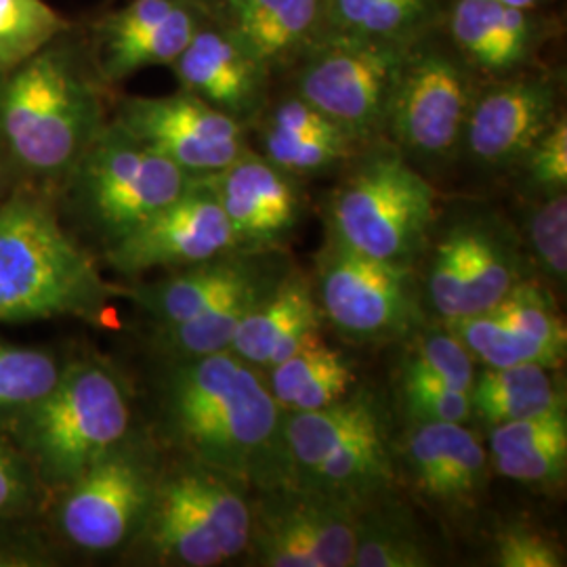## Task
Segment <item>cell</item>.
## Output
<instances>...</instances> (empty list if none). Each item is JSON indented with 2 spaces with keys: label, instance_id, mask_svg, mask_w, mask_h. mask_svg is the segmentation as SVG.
<instances>
[{
  "label": "cell",
  "instance_id": "12",
  "mask_svg": "<svg viewBox=\"0 0 567 567\" xmlns=\"http://www.w3.org/2000/svg\"><path fill=\"white\" fill-rule=\"evenodd\" d=\"M161 473L150 452L128 437L65 486L60 526L74 547L110 553L135 540Z\"/></svg>",
  "mask_w": 567,
  "mask_h": 567
},
{
  "label": "cell",
  "instance_id": "29",
  "mask_svg": "<svg viewBox=\"0 0 567 567\" xmlns=\"http://www.w3.org/2000/svg\"><path fill=\"white\" fill-rule=\"evenodd\" d=\"M267 386L284 414L320 410L349 395L358 374L343 353L316 337L267 370Z\"/></svg>",
  "mask_w": 567,
  "mask_h": 567
},
{
  "label": "cell",
  "instance_id": "34",
  "mask_svg": "<svg viewBox=\"0 0 567 567\" xmlns=\"http://www.w3.org/2000/svg\"><path fill=\"white\" fill-rule=\"evenodd\" d=\"M70 32V21L47 0H0V76Z\"/></svg>",
  "mask_w": 567,
  "mask_h": 567
},
{
  "label": "cell",
  "instance_id": "7",
  "mask_svg": "<svg viewBox=\"0 0 567 567\" xmlns=\"http://www.w3.org/2000/svg\"><path fill=\"white\" fill-rule=\"evenodd\" d=\"M435 192L398 150L365 154L328 204V236L372 259L414 265L433 238Z\"/></svg>",
  "mask_w": 567,
  "mask_h": 567
},
{
  "label": "cell",
  "instance_id": "42",
  "mask_svg": "<svg viewBox=\"0 0 567 567\" xmlns=\"http://www.w3.org/2000/svg\"><path fill=\"white\" fill-rule=\"evenodd\" d=\"M498 2H503L507 7H515V9H526V11H529L534 4H538V0H498Z\"/></svg>",
  "mask_w": 567,
  "mask_h": 567
},
{
  "label": "cell",
  "instance_id": "21",
  "mask_svg": "<svg viewBox=\"0 0 567 567\" xmlns=\"http://www.w3.org/2000/svg\"><path fill=\"white\" fill-rule=\"evenodd\" d=\"M290 267L282 250L238 248L203 264L182 267L179 274L158 282L137 286L131 297L161 328L183 324L250 284L280 278Z\"/></svg>",
  "mask_w": 567,
  "mask_h": 567
},
{
  "label": "cell",
  "instance_id": "17",
  "mask_svg": "<svg viewBox=\"0 0 567 567\" xmlns=\"http://www.w3.org/2000/svg\"><path fill=\"white\" fill-rule=\"evenodd\" d=\"M200 179L221 204L240 250H282L301 224L299 185L265 156L246 150L224 171Z\"/></svg>",
  "mask_w": 567,
  "mask_h": 567
},
{
  "label": "cell",
  "instance_id": "9",
  "mask_svg": "<svg viewBox=\"0 0 567 567\" xmlns=\"http://www.w3.org/2000/svg\"><path fill=\"white\" fill-rule=\"evenodd\" d=\"M313 290L326 322L351 343H393L425 326L412 265L372 259L330 236Z\"/></svg>",
  "mask_w": 567,
  "mask_h": 567
},
{
  "label": "cell",
  "instance_id": "2",
  "mask_svg": "<svg viewBox=\"0 0 567 567\" xmlns=\"http://www.w3.org/2000/svg\"><path fill=\"white\" fill-rule=\"evenodd\" d=\"M103 124L97 82L68 34L0 76V154L34 182H65Z\"/></svg>",
  "mask_w": 567,
  "mask_h": 567
},
{
  "label": "cell",
  "instance_id": "18",
  "mask_svg": "<svg viewBox=\"0 0 567 567\" xmlns=\"http://www.w3.org/2000/svg\"><path fill=\"white\" fill-rule=\"evenodd\" d=\"M398 458L410 486L426 505L450 517L477 508L489 456L465 423H412Z\"/></svg>",
  "mask_w": 567,
  "mask_h": 567
},
{
  "label": "cell",
  "instance_id": "11",
  "mask_svg": "<svg viewBox=\"0 0 567 567\" xmlns=\"http://www.w3.org/2000/svg\"><path fill=\"white\" fill-rule=\"evenodd\" d=\"M250 492L246 555L255 566L353 567L360 507L292 484Z\"/></svg>",
  "mask_w": 567,
  "mask_h": 567
},
{
  "label": "cell",
  "instance_id": "30",
  "mask_svg": "<svg viewBox=\"0 0 567 567\" xmlns=\"http://www.w3.org/2000/svg\"><path fill=\"white\" fill-rule=\"evenodd\" d=\"M555 372L538 364L484 365L471 386L473 414L498 426L566 404V391Z\"/></svg>",
  "mask_w": 567,
  "mask_h": 567
},
{
  "label": "cell",
  "instance_id": "43",
  "mask_svg": "<svg viewBox=\"0 0 567 567\" xmlns=\"http://www.w3.org/2000/svg\"><path fill=\"white\" fill-rule=\"evenodd\" d=\"M0 175H2V158H0Z\"/></svg>",
  "mask_w": 567,
  "mask_h": 567
},
{
  "label": "cell",
  "instance_id": "25",
  "mask_svg": "<svg viewBox=\"0 0 567 567\" xmlns=\"http://www.w3.org/2000/svg\"><path fill=\"white\" fill-rule=\"evenodd\" d=\"M224 23L267 70L307 51L326 30V0H225Z\"/></svg>",
  "mask_w": 567,
  "mask_h": 567
},
{
  "label": "cell",
  "instance_id": "1",
  "mask_svg": "<svg viewBox=\"0 0 567 567\" xmlns=\"http://www.w3.org/2000/svg\"><path fill=\"white\" fill-rule=\"evenodd\" d=\"M164 433L189 461L250 489L284 484L282 408L231 351L173 360L161 386Z\"/></svg>",
  "mask_w": 567,
  "mask_h": 567
},
{
  "label": "cell",
  "instance_id": "16",
  "mask_svg": "<svg viewBox=\"0 0 567 567\" xmlns=\"http://www.w3.org/2000/svg\"><path fill=\"white\" fill-rule=\"evenodd\" d=\"M238 250L224 208L196 177L175 203L164 206L135 231L107 246V261L126 276L152 269H182Z\"/></svg>",
  "mask_w": 567,
  "mask_h": 567
},
{
  "label": "cell",
  "instance_id": "38",
  "mask_svg": "<svg viewBox=\"0 0 567 567\" xmlns=\"http://www.w3.org/2000/svg\"><path fill=\"white\" fill-rule=\"evenodd\" d=\"M398 374L402 408L412 423H466L473 416L468 391L425 374Z\"/></svg>",
  "mask_w": 567,
  "mask_h": 567
},
{
  "label": "cell",
  "instance_id": "6",
  "mask_svg": "<svg viewBox=\"0 0 567 567\" xmlns=\"http://www.w3.org/2000/svg\"><path fill=\"white\" fill-rule=\"evenodd\" d=\"M250 487L189 461L161 475L140 543L163 566L215 567L246 555Z\"/></svg>",
  "mask_w": 567,
  "mask_h": 567
},
{
  "label": "cell",
  "instance_id": "5",
  "mask_svg": "<svg viewBox=\"0 0 567 567\" xmlns=\"http://www.w3.org/2000/svg\"><path fill=\"white\" fill-rule=\"evenodd\" d=\"M128 429V393L102 362L61 368L53 389L18 416L21 446L47 482L63 487L121 446Z\"/></svg>",
  "mask_w": 567,
  "mask_h": 567
},
{
  "label": "cell",
  "instance_id": "15",
  "mask_svg": "<svg viewBox=\"0 0 567 567\" xmlns=\"http://www.w3.org/2000/svg\"><path fill=\"white\" fill-rule=\"evenodd\" d=\"M446 326L482 365L538 364L559 370L566 362V322L547 286L527 276L492 309Z\"/></svg>",
  "mask_w": 567,
  "mask_h": 567
},
{
  "label": "cell",
  "instance_id": "20",
  "mask_svg": "<svg viewBox=\"0 0 567 567\" xmlns=\"http://www.w3.org/2000/svg\"><path fill=\"white\" fill-rule=\"evenodd\" d=\"M555 118V89L547 81H508L473 102L463 143L475 163L507 168L526 161L532 145Z\"/></svg>",
  "mask_w": 567,
  "mask_h": 567
},
{
  "label": "cell",
  "instance_id": "3",
  "mask_svg": "<svg viewBox=\"0 0 567 567\" xmlns=\"http://www.w3.org/2000/svg\"><path fill=\"white\" fill-rule=\"evenodd\" d=\"M116 290L41 196L21 192L0 204V322H103Z\"/></svg>",
  "mask_w": 567,
  "mask_h": 567
},
{
  "label": "cell",
  "instance_id": "32",
  "mask_svg": "<svg viewBox=\"0 0 567 567\" xmlns=\"http://www.w3.org/2000/svg\"><path fill=\"white\" fill-rule=\"evenodd\" d=\"M437 16L440 0H326V30L379 41H419Z\"/></svg>",
  "mask_w": 567,
  "mask_h": 567
},
{
  "label": "cell",
  "instance_id": "14",
  "mask_svg": "<svg viewBox=\"0 0 567 567\" xmlns=\"http://www.w3.org/2000/svg\"><path fill=\"white\" fill-rule=\"evenodd\" d=\"M114 122L194 179L224 171L248 150L243 122L183 89L166 97H128Z\"/></svg>",
  "mask_w": 567,
  "mask_h": 567
},
{
  "label": "cell",
  "instance_id": "10",
  "mask_svg": "<svg viewBox=\"0 0 567 567\" xmlns=\"http://www.w3.org/2000/svg\"><path fill=\"white\" fill-rule=\"evenodd\" d=\"M414 42L324 30L305 53L297 95L343 126L353 140H372L385 128L391 97Z\"/></svg>",
  "mask_w": 567,
  "mask_h": 567
},
{
  "label": "cell",
  "instance_id": "40",
  "mask_svg": "<svg viewBox=\"0 0 567 567\" xmlns=\"http://www.w3.org/2000/svg\"><path fill=\"white\" fill-rule=\"evenodd\" d=\"M527 175L543 194L566 192L567 187V122L564 116L548 124L527 152Z\"/></svg>",
  "mask_w": 567,
  "mask_h": 567
},
{
  "label": "cell",
  "instance_id": "26",
  "mask_svg": "<svg viewBox=\"0 0 567 567\" xmlns=\"http://www.w3.org/2000/svg\"><path fill=\"white\" fill-rule=\"evenodd\" d=\"M358 143L299 95L282 100L265 118L264 156L292 177L324 173L344 163Z\"/></svg>",
  "mask_w": 567,
  "mask_h": 567
},
{
  "label": "cell",
  "instance_id": "22",
  "mask_svg": "<svg viewBox=\"0 0 567 567\" xmlns=\"http://www.w3.org/2000/svg\"><path fill=\"white\" fill-rule=\"evenodd\" d=\"M183 91L244 122L264 102L267 68L255 60L225 25L196 30L171 65Z\"/></svg>",
  "mask_w": 567,
  "mask_h": 567
},
{
  "label": "cell",
  "instance_id": "28",
  "mask_svg": "<svg viewBox=\"0 0 567 567\" xmlns=\"http://www.w3.org/2000/svg\"><path fill=\"white\" fill-rule=\"evenodd\" d=\"M450 34L482 70L505 74L526 60L534 42V23L526 9L498 0H456L450 11Z\"/></svg>",
  "mask_w": 567,
  "mask_h": 567
},
{
  "label": "cell",
  "instance_id": "31",
  "mask_svg": "<svg viewBox=\"0 0 567 567\" xmlns=\"http://www.w3.org/2000/svg\"><path fill=\"white\" fill-rule=\"evenodd\" d=\"M433 555L410 511L389 494L358 508L353 567H429Z\"/></svg>",
  "mask_w": 567,
  "mask_h": 567
},
{
  "label": "cell",
  "instance_id": "41",
  "mask_svg": "<svg viewBox=\"0 0 567 567\" xmlns=\"http://www.w3.org/2000/svg\"><path fill=\"white\" fill-rule=\"evenodd\" d=\"M30 498V480L13 450L0 442V515L20 511Z\"/></svg>",
  "mask_w": 567,
  "mask_h": 567
},
{
  "label": "cell",
  "instance_id": "24",
  "mask_svg": "<svg viewBox=\"0 0 567 567\" xmlns=\"http://www.w3.org/2000/svg\"><path fill=\"white\" fill-rule=\"evenodd\" d=\"M463 265V318L501 303L526 278L522 240L496 215H471L447 227ZM461 318V320H463Z\"/></svg>",
  "mask_w": 567,
  "mask_h": 567
},
{
  "label": "cell",
  "instance_id": "39",
  "mask_svg": "<svg viewBox=\"0 0 567 567\" xmlns=\"http://www.w3.org/2000/svg\"><path fill=\"white\" fill-rule=\"evenodd\" d=\"M494 564L501 567H564L566 557L547 534L527 524H508L496 536Z\"/></svg>",
  "mask_w": 567,
  "mask_h": 567
},
{
  "label": "cell",
  "instance_id": "44",
  "mask_svg": "<svg viewBox=\"0 0 567 567\" xmlns=\"http://www.w3.org/2000/svg\"><path fill=\"white\" fill-rule=\"evenodd\" d=\"M215 2H219V4H221V2H225V0H215Z\"/></svg>",
  "mask_w": 567,
  "mask_h": 567
},
{
  "label": "cell",
  "instance_id": "19",
  "mask_svg": "<svg viewBox=\"0 0 567 567\" xmlns=\"http://www.w3.org/2000/svg\"><path fill=\"white\" fill-rule=\"evenodd\" d=\"M198 28L194 0H131L97 25V72L116 82L150 65H173Z\"/></svg>",
  "mask_w": 567,
  "mask_h": 567
},
{
  "label": "cell",
  "instance_id": "33",
  "mask_svg": "<svg viewBox=\"0 0 567 567\" xmlns=\"http://www.w3.org/2000/svg\"><path fill=\"white\" fill-rule=\"evenodd\" d=\"M282 278L284 276H280L264 282L250 284L224 301L208 307L194 320H187L183 324L164 326L156 337V343L173 360L200 358L227 351L246 313Z\"/></svg>",
  "mask_w": 567,
  "mask_h": 567
},
{
  "label": "cell",
  "instance_id": "23",
  "mask_svg": "<svg viewBox=\"0 0 567 567\" xmlns=\"http://www.w3.org/2000/svg\"><path fill=\"white\" fill-rule=\"evenodd\" d=\"M324 316L313 284L290 267L257 305L246 313L227 351L252 368L269 370L307 341L320 337Z\"/></svg>",
  "mask_w": 567,
  "mask_h": 567
},
{
  "label": "cell",
  "instance_id": "36",
  "mask_svg": "<svg viewBox=\"0 0 567 567\" xmlns=\"http://www.w3.org/2000/svg\"><path fill=\"white\" fill-rule=\"evenodd\" d=\"M400 372L425 374L471 393L475 379V360L446 324L442 328L421 326L405 339Z\"/></svg>",
  "mask_w": 567,
  "mask_h": 567
},
{
  "label": "cell",
  "instance_id": "4",
  "mask_svg": "<svg viewBox=\"0 0 567 567\" xmlns=\"http://www.w3.org/2000/svg\"><path fill=\"white\" fill-rule=\"evenodd\" d=\"M282 452L284 484L355 507L393 492L398 480L385 405L370 389H353L320 410L284 414Z\"/></svg>",
  "mask_w": 567,
  "mask_h": 567
},
{
  "label": "cell",
  "instance_id": "35",
  "mask_svg": "<svg viewBox=\"0 0 567 567\" xmlns=\"http://www.w3.org/2000/svg\"><path fill=\"white\" fill-rule=\"evenodd\" d=\"M60 374L51 353L0 343V416H20L53 389Z\"/></svg>",
  "mask_w": 567,
  "mask_h": 567
},
{
  "label": "cell",
  "instance_id": "8",
  "mask_svg": "<svg viewBox=\"0 0 567 567\" xmlns=\"http://www.w3.org/2000/svg\"><path fill=\"white\" fill-rule=\"evenodd\" d=\"M192 179L118 122H110L89 143L65 183L82 219L110 246L175 203Z\"/></svg>",
  "mask_w": 567,
  "mask_h": 567
},
{
  "label": "cell",
  "instance_id": "37",
  "mask_svg": "<svg viewBox=\"0 0 567 567\" xmlns=\"http://www.w3.org/2000/svg\"><path fill=\"white\" fill-rule=\"evenodd\" d=\"M526 243L543 278L555 288L567 280V196L566 192L545 194L527 213Z\"/></svg>",
  "mask_w": 567,
  "mask_h": 567
},
{
  "label": "cell",
  "instance_id": "27",
  "mask_svg": "<svg viewBox=\"0 0 567 567\" xmlns=\"http://www.w3.org/2000/svg\"><path fill=\"white\" fill-rule=\"evenodd\" d=\"M487 442L496 471L511 482L536 487H559L566 482V404L492 426Z\"/></svg>",
  "mask_w": 567,
  "mask_h": 567
},
{
  "label": "cell",
  "instance_id": "13",
  "mask_svg": "<svg viewBox=\"0 0 567 567\" xmlns=\"http://www.w3.org/2000/svg\"><path fill=\"white\" fill-rule=\"evenodd\" d=\"M473 102L465 65L419 39L402 65L385 128L412 156L444 161L463 143Z\"/></svg>",
  "mask_w": 567,
  "mask_h": 567
}]
</instances>
